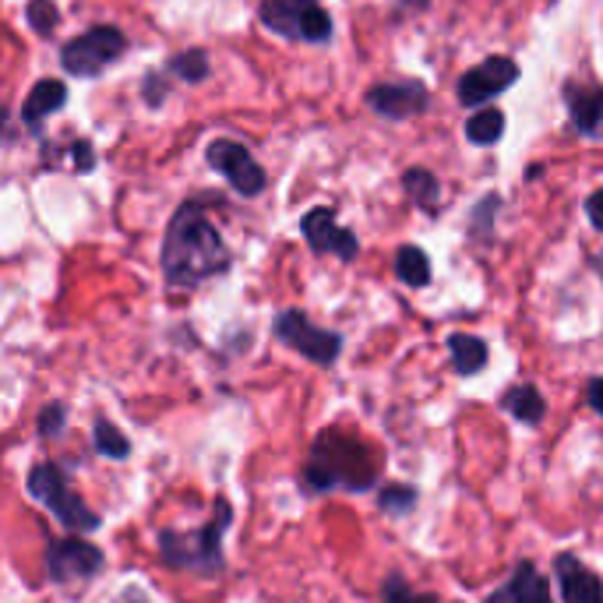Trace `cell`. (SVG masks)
Returning <instances> with one entry per match:
<instances>
[{"label":"cell","instance_id":"19","mask_svg":"<svg viewBox=\"0 0 603 603\" xmlns=\"http://www.w3.org/2000/svg\"><path fill=\"white\" fill-rule=\"evenodd\" d=\"M502 134H505V114L494 110V106H481V110L466 120V138L481 149L498 146Z\"/></svg>","mask_w":603,"mask_h":603},{"label":"cell","instance_id":"22","mask_svg":"<svg viewBox=\"0 0 603 603\" xmlns=\"http://www.w3.org/2000/svg\"><path fill=\"white\" fill-rule=\"evenodd\" d=\"M402 187H406V194H410V198H413L420 208H428V212L438 208L441 184H438V176H434L431 170H423V166L406 170V173H402Z\"/></svg>","mask_w":603,"mask_h":603},{"label":"cell","instance_id":"31","mask_svg":"<svg viewBox=\"0 0 603 603\" xmlns=\"http://www.w3.org/2000/svg\"><path fill=\"white\" fill-rule=\"evenodd\" d=\"M586 216H590L593 229H600V234H603V187L593 191L590 198H586Z\"/></svg>","mask_w":603,"mask_h":603},{"label":"cell","instance_id":"26","mask_svg":"<svg viewBox=\"0 0 603 603\" xmlns=\"http://www.w3.org/2000/svg\"><path fill=\"white\" fill-rule=\"evenodd\" d=\"M300 40L304 43H329L332 40V14L322 4H314L304 14V22H300Z\"/></svg>","mask_w":603,"mask_h":603},{"label":"cell","instance_id":"25","mask_svg":"<svg viewBox=\"0 0 603 603\" xmlns=\"http://www.w3.org/2000/svg\"><path fill=\"white\" fill-rule=\"evenodd\" d=\"M381 603H441V600L431 593H417L399 572H392L381 582Z\"/></svg>","mask_w":603,"mask_h":603},{"label":"cell","instance_id":"20","mask_svg":"<svg viewBox=\"0 0 603 603\" xmlns=\"http://www.w3.org/2000/svg\"><path fill=\"white\" fill-rule=\"evenodd\" d=\"M396 276L413 290L428 287L431 282V258L423 255L417 244H406V247H399V255H396Z\"/></svg>","mask_w":603,"mask_h":603},{"label":"cell","instance_id":"2","mask_svg":"<svg viewBox=\"0 0 603 603\" xmlns=\"http://www.w3.org/2000/svg\"><path fill=\"white\" fill-rule=\"evenodd\" d=\"M304 487L314 494L329 491L367 494L370 487H378V455L364 438L343 428H325L311 441Z\"/></svg>","mask_w":603,"mask_h":603},{"label":"cell","instance_id":"11","mask_svg":"<svg viewBox=\"0 0 603 603\" xmlns=\"http://www.w3.org/2000/svg\"><path fill=\"white\" fill-rule=\"evenodd\" d=\"M428 88L417 78H406V82H385V85H375L367 93V106L375 110L378 117H388V120H406V117H417L428 110Z\"/></svg>","mask_w":603,"mask_h":603},{"label":"cell","instance_id":"9","mask_svg":"<svg viewBox=\"0 0 603 603\" xmlns=\"http://www.w3.org/2000/svg\"><path fill=\"white\" fill-rule=\"evenodd\" d=\"M516 82H519V64L498 53V57H487L484 64L470 67L466 75L459 78V103L470 106V110H481L484 103L498 99Z\"/></svg>","mask_w":603,"mask_h":603},{"label":"cell","instance_id":"18","mask_svg":"<svg viewBox=\"0 0 603 603\" xmlns=\"http://www.w3.org/2000/svg\"><path fill=\"white\" fill-rule=\"evenodd\" d=\"M502 410L519 420V423H529V428H537V423L547 417V399L540 396L537 385H512L508 392L502 396Z\"/></svg>","mask_w":603,"mask_h":603},{"label":"cell","instance_id":"34","mask_svg":"<svg viewBox=\"0 0 603 603\" xmlns=\"http://www.w3.org/2000/svg\"><path fill=\"white\" fill-rule=\"evenodd\" d=\"M593 269L600 272V279H603V251L600 255H593Z\"/></svg>","mask_w":603,"mask_h":603},{"label":"cell","instance_id":"33","mask_svg":"<svg viewBox=\"0 0 603 603\" xmlns=\"http://www.w3.org/2000/svg\"><path fill=\"white\" fill-rule=\"evenodd\" d=\"M146 96H149V103H152V106L163 103V88H159V75H155V71L146 78Z\"/></svg>","mask_w":603,"mask_h":603},{"label":"cell","instance_id":"7","mask_svg":"<svg viewBox=\"0 0 603 603\" xmlns=\"http://www.w3.org/2000/svg\"><path fill=\"white\" fill-rule=\"evenodd\" d=\"M106 569V554L96 543L82 537H64L46 547V575L57 586H71V582H88Z\"/></svg>","mask_w":603,"mask_h":603},{"label":"cell","instance_id":"29","mask_svg":"<svg viewBox=\"0 0 603 603\" xmlns=\"http://www.w3.org/2000/svg\"><path fill=\"white\" fill-rule=\"evenodd\" d=\"M502 208L498 202V194H487V198L473 208V234H481V237H491V216Z\"/></svg>","mask_w":603,"mask_h":603},{"label":"cell","instance_id":"5","mask_svg":"<svg viewBox=\"0 0 603 603\" xmlns=\"http://www.w3.org/2000/svg\"><path fill=\"white\" fill-rule=\"evenodd\" d=\"M123 53H128V35L117 25H96L85 35L67 40L61 50V64L67 75L75 78H99L106 67L117 64Z\"/></svg>","mask_w":603,"mask_h":603},{"label":"cell","instance_id":"4","mask_svg":"<svg viewBox=\"0 0 603 603\" xmlns=\"http://www.w3.org/2000/svg\"><path fill=\"white\" fill-rule=\"evenodd\" d=\"M25 491H29V498L40 502L64 529H71V534H96L103 526V516L78 498L75 487L67 481V473L57 463L32 466L25 476Z\"/></svg>","mask_w":603,"mask_h":603},{"label":"cell","instance_id":"1","mask_svg":"<svg viewBox=\"0 0 603 603\" xmlns=\"http://www.w3.org/2000/svg\"><path fill=\"white\" fill-rule=\"evenodd\" d=\"M229 269V251L219 229L208 223L198 202H184L173 212L163 237V279L170 290H198L202 282Z\"/></svg>","mask_w":603,"mask_h":603},{"label":"cell","instance_id":"15","mask_svg":"<svg viewBox=\"0 0 603 603\" xmlns=\"http://www.w3.org/2000/svg\"><path fill=\"white\" fill-rule=\"evenodd\" d=\"M64 103H67V85L57 82V78H40L32 85V93L25 96V103H22V120L29 123V128L40 131V123L50 114H57Z\"/></svg>","mask_w":603,"mask_h":603},{"label":"cell","instance_id":"6","mask_svg":"<svg viewBox=\"0 0 603 603\" xmlns=\"http://www.w3.org/2000/svg\"><path fill=\"white\" fill-rule=\"evenodd\" d=\"M272 332L282 346H290L293 353H300L304 360L317 364V367H332L340 360L343 353V335L340 332H329V329H317L304 311H279Z\"/></svg>","mask_w":603,"mask_h":603},{"label":"cell","instance_id":"27","mask_svg":"<svg viewBox=\"0 0 603 603\" xmlns=\"http://www.w3.org/2000/svg\"><path fill=\"white\" fill-rule=\"evenodd\" d=\"M25 18H29V25L40 35H50L53 29H57V22H61V11H57L53 0H29Z\"/></svg>","mask_w":603,"mask_h":603},{"label":"cell","instance_id":"30","mask_svg":"<svg viewBox=\"0 0 603 603\" xmlns=\"http://www.w3.org/2000/svg\"><path fill=\"white\" fill-rule=\"evenodd\" d=\"M71 163H75V173H93L96 170V149H93V141L78 138L75 146H71Z\"/></svg>","mask_w":603,"mask_h":603},{"label":"cell","instance_id":"21","mask_svg":"<svg viewBox=\"0 0 603 603\" xmlns=\"http://www.w3.org/2000/svg\"><path fill=\"white\" fill-rule=\"evenodd\" d=\"M93 449L106 459H114V463H123V459L131 455V441L123 434L114 420H96L93 423Z\"/></svg>","mask_w":603,"mask_h":603},{"label":"cell","instance_id":"13","mask_svg":"<svg viewBox=\"0 0 603 603\" xmlns=\"http://www.w3.org/2000/svg\"><path fill=\"white\" fill-rule=\"evenodd\" d=\"M487 603H554V596H551V582L540 575L537 564L519 561L512 579L502 590H494L487 596Z\"/></svg>","mask_w":603,"mask_h":603},{"label":"cell","instance_id":"8","mask_svg":"<svg viewBox=\"0 0 603 603\" xmlns=\"http://www.w3.org/2000/svg\"><path fill=\"white\" fill-rule=\"evenodd\" d=\"M205 163L216 173H223L229 181V187H234L240 198H258V194L265 191V184H269L265 181V170L255 163V155L234 138L212 141V146L205 149Z\"/></svg>","mask_w":603,"mask_h":603},{"label":"cell","instance_id":"24","mask_svg":"<svg viewBox=\"0 0 603 603\" xmlns=\"http://www.w3.org/2000/svg\"><path fill=\"white\" fill-rule=\"evenodd\" d=\"M166 71L181 78V82H187V85H198V82L208 78V53L205 50H184L181 57L170 61Z\"/></svg>","mask_w":603,"mask_h":603},{"label":"cell","instance_id":"10","mask_svg":"<svg viewBox=\"0 0 603 603\" xmlns=\"http://www.w3.org/2000/svg\"><path fill=\"white\" fill-rule=\"evenodd\" d=\"M300 234L311 244V251L317 255H335L343 261H353L360 255V240L357 234H349L346 226L335 223V212L332 208H311L304 219H300Z\"/></svg>","mask_w":603,"mask_h":603},{"label":"cell","instance_id":"23","mask_svg":"<svg viewBox=\"0 0 603 603\" xmlns=\"http://www.w3.org/2000/svg\"><path fill=\"white\" fill-rule=\"evenodd\" d=\"M417 502H420V494H417L413 484H388V487L378 491V508L385 512V516H396V519L410 516V512L417 508Z\"/></svg>","mask_w":603,"mask_h":603},{"label":"cell","instance_id":"3","mask_svg":"<svg viewBox=\"0 0 603 603\" xmlns=\"http://www.w3.org/2000/svg\"><path fill=\"white\" fill-rule=\"evenodd\" d=\"M234 526V505L226 494L212 502V523L202 529H159V558L173 572H191V575H223L226 572V554H223V537Z\"/></svg>","mask_w":603,"mask_h":603},{"label":"cell","instance_id":"17","mask_svg":"<svg viewBox=\"0 0 603 603\" xmlns=\"http://www.w3.org/2000/svg\"><path fill=\"white\" fill-rule=\"evenodd\" d=\"M449 353H452V367L459 378H473L487 367V343L481 335L470 332H452L449 335Z\"/></svg>","mask_w":603,"mask_h":603},{"label":"cell","instance_id":"28","mask_svg":"<svg viewBox=\"0 0 603 603\" xmlns=\"http://www.w3.org/2000/svg\"><path fill=\"white\" fill-rule=\"evenodd\" d=\"M67 428V406L64 402H50L40 410V420H35V431L43 438H61Z\"/></svg>","mask_w":603,"mask_h":603},{"label":"cell","instance_id":"16","mask_svg":"<svg viewBox=\"0 0 603 603\" xmlns=\"http://www.w3.org/2000/svg\"><path fill=\"white\" fill-rule=\"evenodd\" d=\"M317 4V0H261V22L265 29H272L279 35H287V40H300V22H304V14Z\"/></svg>","mask_w":603,"mask_h":603},{"label":"cell","instance_id":"14","mask_svg":"<svg viewBox=\"0 0 603 603\" xmlns=\"http://www.w3.org/2000/svg\"><path fill=\"white\" fill-rule=\"evenodd\" d=\"M564 103H569V114L579 134L603 138V88L564 85Z\"/></svg>","mask_w":603,"mask_h":603},{"label":"cell","instance_id":"32","mask_svg":"<svg viewBox=\"0 0 603 603\" xmlns=\"http://www.w3.org/2000/svg\"><path fill=\"white\" fill-rule=\"evenodd\" d=\"M586 399H590L593 410L603 417V378H593V381L586 385Z\"/></svg>","mask_w":603,"mask_h":603},{"label":"cell","instance_id":"12","mask_svg":"<svg viewBox=\"0 0 603 603\" xmlns=\"http://www.w3.org/2000/svg\"><path fill=\"white\" fill-rule=\"evenodd\" d=\"M554 579L564 603H603V579L593 569H586L575 554L564 551L554 558Z\"/></svg>","mask_w":603,"mask_h":603}]
</instances>
